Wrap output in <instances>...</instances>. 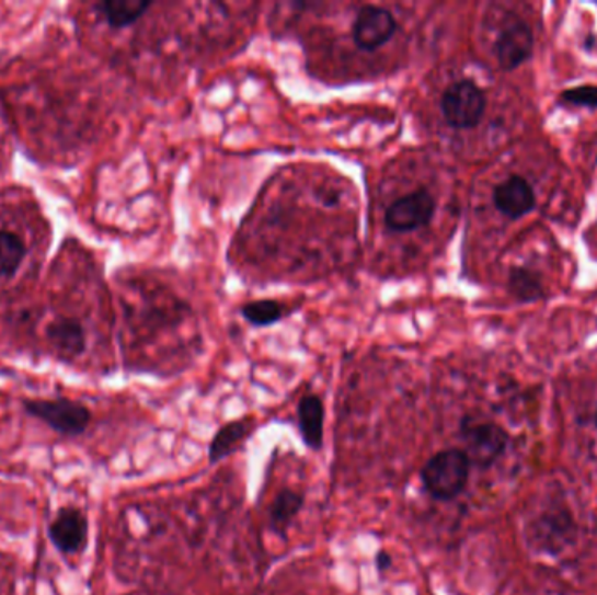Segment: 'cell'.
I'll return each mask as SVG.
<instances>
[{
    "label": "cell",
    "mask_w": 597,
    "mask_h": 595,
    "mask_svg": "<svg viewBox=\"0 0 597 595\" xmlns=\"http://www.w3.org/2000/svg\"><path fill=\"white\" fill-rule=\"evenodd\" d=\"M594 421H596V426H597V411H596V417H594Z\"/></svg>",
    "instance_id": "obj_20"
},
{
    "label": "cell",
    "mask_w": 597,
    "mask_h": 595,
    "mask_svg": "<svg viewBox=\"0 0 597 595\" xmlns=\"http://www.w3.org/2000/svg\"><path fill=\"white\" fill-rule=\"evenodd\" d=\"M255 423L250 417L231 421L220 426L219 432L211 438L208 446V461L210 465H217L222 459L231 456L234 450L240 449L245 444L246 438L254 432Z\"/></svg>",
    "instance_id": "obj_11"
},
{
    "label": "cell",
    "mask_w": 597,
    "mask_h": 595,
    "mask_svg": "<svg viewBox=\"0 0 597 595\" xmlns=\"http://www.w3.org/2000/svg\"><path fill=\"white\" fill-rule=\"evenodd\" d=\"M391 565H393V557L387 550H379L376 553V568H378L379 573H387V571L391 570Z\"/></svg>",
    "instance_id": "obj_19"
},
{
    "label": "cell",
    "mask_w": 597,
    "mask_h": 595,
    "mask_svg": "<svg viewBox=\"0 0 597 595\" xmlns=\"http://www.w3.org/2000/svg\"><path fill=\"white\" fill-rule=\"evenodd\" d=\"M460 435L464 444V455L469 456L473 467L490 468L507 449V432L498 424L464 417L461 421Z\"/></svg>",
    "instance_id": "obj_3"
},
{
    "label": "cell",
    "mask_w": 597,
    "mask_h": 595,
    "mask_svg": "<svg viewBox=\"0 0 597 595\" xmlns=\"http://www.w3.org/2000/svg\"><path fill=\"white\" fill-rule=\"evenodd\" d=\"M440 111L451 128H475L486 112V94L475 82L461 79L444 91Z\"/></svg>",
    "instance_id": "obj_2"
},
{
    "label": "cell",
    "mask_w": 597,
    "mask_h": 595,
    "mask_svg": "<svg viewBox=\"0 0 597 595\" xmlns=\"http://www.w3.org/2000/svg\"><path fill=\"white\" fill-rule=\"evenodd\" d=\"M508 290L520 302H535L543 297V285L533 271L516 267L508 276Z\"/></svg>",
    "instance_id": "obj_15"
},
{
    "label": "cell",
    "mask_w": 597,
    "mask_h": 595,
    "mask_svg": "<svg viewBox=\"0 0 597 595\" xmlns=\"http://www.w3.org/2000/svg\"><path fill=\"white\" fill-rule=\"evenodd\" d=\"M25 409L28 414L65 435H79L88 428L91 420L90 411L72 400H28Z\"/></svg>",
    "instance_id": "obj_5"
},
{
    "label": "cell",
    "mask_w": 597,
    "mask_h": 595,
    "mask_svg": "<svg viewBox=\"0 0 597 595\" xmlns=\"http://www.w3.org/2000/svg\"><path fill=\"white\" fill-rule=\"evenodd\" d=\"M470 468L472 462L463 449L438 450L420 471L423 489L437 502H451L469 484Z\"/></svg>",
    "instance_id": "obj_1"
},
{
    "label": "cell",
    "mask_w": 597,
    "mask_h": 595,
    "mask_svg": "<svg viewBox=\"0 0 597 595\" xmlns=\"http://www.w3.org/2000/svg\"><path fill=\"white\" fill-rule=\"evenodd\" d=\"M151 8V0H107L96 5L100 14L112 28L134 25Z\"/></svg>",
    "instance_id": "obj_14"
},
{
    "label": "cell",
    "mask_w": 597,
    "mask_h": 595,
    "mask_svg": "<svg viewBox=\"0 0 597 595\" xmlns=\"http://www.w3.org/2000/svg\"><path fill=\"white\" fill-rule=\"evenodd\" d=\"M494 206L508 219H520L537 205L533 187L523 176H508L507 181L496 185L493 193Z\"/></svg>",
    "instance_id": "obj_8"
},
{
    "label": "cell",
    "mask_w": 597,
    "mask_h": 595,
    "mask_svg": "<svg viewBox=\"0 0 597 595\" xmlns=\"http://www.w3.org/2000/svg\"><path fill=\"white\" fill-rule=\"evenodd\" d=\"M306 496L296 489H282L269 506V527L273 533L287 538L288 527L305 508Z\"/></svg>",
    "instance_id": "obj_12"
},
{
    "label": "cell",
    "mask_w": 597,
    "mask_h": 595,
    "mask_svg": "<svg viewBox=\"0 0 597 595\" xmlns=\"http://www.w3.org/2000/svg\"><path fill=\"white\" fill-rule=\"evenodd\" d=\"M563 102L578 107L597 108V87H578L563 93Z\"/></svg>",
    "instance_id": "obj_18"
},
{
    "label": "cell",
    "mask_w": 597,
    "mask_h": 595,
    "mask_svg": "<svg viewBox=\"0 0 597 595\" xmlns=\"http://www.w3.org/2000/svg\"><path fill=\"white\" fill-rule=\"evenodd\" d=\"M25 244L16 234L0 231V278L13 276L25 259Z\"/></svg>",
    "instance_id": "obj_16"
},
{
    "label": "cell",
    "mask_w": 597,
    "mask_h": 595,
    "mask_svg": "<svg viewBox=\"0 0 597 595\" xmlns=\"http://www.w3.org/2000/svg\"><path fill=\"white\" fill-rule=\"evenodd\" d=\"M46 334H48L49 343L55 346L56 352L67 358L81 355L87 347V334L78 320L64 318V320L53 321L46 330Z\"/></svg>",
    "instance_id": "obj_13"
},
{
    "label": "cell",
    "mask_w": 597,
    "mask_h": 595,
    "mask_svg": "<svg viewBox=\"0 0 597 595\" xmlns=\"http://www.w3.org/2000/svg\"><path fill=\"white\" fill-rule=\"evenodd\" d=\"M533 31L525 22H514L500 32L494 43V56L503 70H516L533 53Z\"/></svg>",
    "instance_id": "obj_7"
},
{
    "label": "cell",
    "mask_w": 597,
    "mask_h": 595,
    "mask_svg": "<svg viewBox=\"0 0 597 595\" xmlns=\"http://www.w3.org/2000/svg\"><path fill=\"white\" fill-rule=\"evenodd\" d=\"M241 314L249 321L250 325L269 327L279 318L284 317V309L276 300H254L241 308Z\"/></svg>",
    "instance_id": "obj_17"
},
{
    "label": "cell",
    "mask_w": 597,
    "mask_h": 595,
    "mask_svg": "<svg viewBox=\"0 0 597 595\" xmlns=\"http://www.w3.org/2000/svg\"><path fill=\"white\" fill-rule=\"evenodd\" d=\"M397 20L388 9L364 5L353 20V43L364 52H376L395 35Z\"/></svg>",
    "instance_id": "obj_6"
},
{
    "label": "cell",
    "mask_w": 597,
    "mask_h": 595,
    "mask_svg": "<svg viewBox=\"0 0 597 595\" xmlns=\"http://www.w3.org/2000/svg\"><path fill=\"white\" fill-rule=\"evenodd\" d=\"M297 423L305 446L311 450H320L325 438V408L319 394H305L297 405Z\"/></svg>",
    "instance_id": "obj_10"
},
{
    "label": "cell",
    "mask_w": 597,
    "mask_h": 595,
    "mask_svg": "<svg viewBox=\"0 0 597 595\" xmlns=\"http://www.w3.org/2000/svg\"><path fill=\"white\" fill-rule=\"evenodd\" d=\"M49 535L60 552H79L84 549L88 540L87 517L79 510L64 508L53 520Z\"/></svg>",
    "instance_id": "obj_9"
},
{
    "label": "cell",
    "mask_w": 597,
    "mask_h": 595,
    "mask_svg": "<svg viewBox=\"0 0 597 595\" xmlns=\"http://www.w3.org/2000/svg\"><path fill=\"white\" fill-rule=\"evenodd\" d=\"M435 208H437L435 197L426 188H417L388 206L384 224L393 232L417 231L430 224Z\"/></svg>",
    "instance_id": "obj_4"
}]
</instances>
